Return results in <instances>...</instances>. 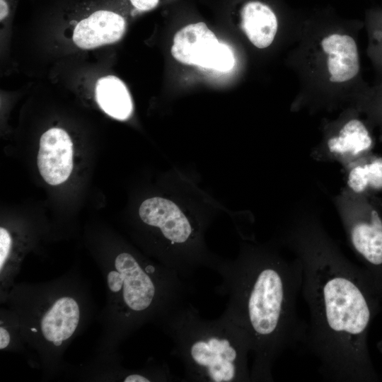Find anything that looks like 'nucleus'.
<instances>
[{
  "label": "nucleus",
  "instance_id": "0eeeda50",
  "mask_svg": "<svg viewBox=\"0 0 382 382\" xmlns=\"http://www.w3.org/2000/svg\"><path fill=\"white\" fill-rule=\"evenodd\" d=\"M171 54L178 62L228 72L235 65L231 49L219 42L215 34L202 21L188 24L174 35Z\"/></svg>",
  "mask_w": 382,
  "mask_h": 382
},
{
  "label": "nucleus",
  "instance_id": "aec40b11",
  "mask_svg": "<svg viewBox=\"0 0 382 382\" xmlns=\"http://www.w3.org/2000/svg\"><path fill=\"white\" fill-rule=\"evenodd\" d=\"M31 330L33 331V332H37V330L34 329V328H31Z\"/></svg>",
  "mask_w": 382,
  "mask_h": 382
},
{
  "label": "nucleus",
  "instance_id": "4468645a",
  "mask_svg": "<svg viewBox=\"0 0 382 382\" xmlns=\"http://www.w3.org/2000/svg\"><path fill=\"white\" fill-rule=\"evenodd\" d=\"M350 105L358 109L374 127L382 125V79L367 87Z\"/></svg>",
  "mask_w": 382,
  "mask_h": 382
},
{
  "label": "nucleus",
  "instance_id": "f257e3e1",
  "mask_svg": "<svg viewBox=\"0 0 382 382\" xmlns=\"http://www.w3.org/2000/svg\"><path fill=\"white\" fill-rule=\"evenodd\" d=\"M281 241L303 265L310 320L301 344L317 358L320 374L334 382L378 381L368 347L382 301L376 280L343 254L314 212L296 213Z\"/></svg>",
  "mask_w": 382,
  "mask_h": 382
},
{
  "label": "nucleus",
  "instance_id": "7ed1b4c3",
  "mask_svg": "<svg viewBox=\"0 0 382 382\" xmlns=\"http://www.w3.org/2000/svg\"><path fill=\"white\" fill-rule=\"evenodd\" d=\"M364 27V21L344 18L332 8L302 13L290 54L299 83L292 111L342 109L367 87L358 45Z\"/></svg>",
  "mask_w": 382,
  "mask_h": 382
},
{
  "label": "nucleus",
  "instance_id": "4be33fe9",
  "mask_svg": "<svg viewBox=\"0 0 382 382\" xmlns=\"http://www.w3.org/2000/svg\"><path fill=\"white\" fill-rule=\"evenodd\" d=\"M380 2L381 6H382V0H378Z\"/></svg>",
  "mask_w": 382,
  "mask_h": 382
},
{
  "label": "nucleus",
  "instance_id": "f3484780",
  "mask_svg": "<svg viewBox=\"0 0 382 382\" xmlns=\"http://www.w3.org/2000/svg\"><path fill=\"white\" fill-rule=\"evenodd\" d=\"M151 381V377L139 373L129 374L123 379L124 382H149Z\"/></svg>",
  "mask_w": 382,
  "mask_h": 382
},
{
  "label": "nucleus",
  "instance_id": "9b49d317",
  "mask_svg": "<svg viewBox=\"0 0 382 382\" xmlns=\"http://www.w3.org/2000/svg\"><path fill=\"white\" fill-rule=\"evenodd\" d=\"M346 187L361 195L382 192V156L373 152L342 168Z\"/></svg>",
  "mask_w": 382,
  "mask_h": 382
},
{
  "label": "nucleus",
  "instance_id": "412c9836",
  "mask_svg": "<svg viewBox=\"0 0 382 382\" xmlns=\"http://www.w3.org/2000/svg\"><path fill=\"white\" fill-rule=\"evenodd\" d=\"M379 287H380L381 291V292H382V283L380 284Z\"/></svg>",
  "mask_w": 382,
  "mask_h": 382
},
{
  "label": "nucleus",
  "instance_id": "6ab92c4d",
  "mask_svg": "<svg viewBox=\"0 0 382 382\" xmlns=\"http://www.w3.org/2000/svg\"><path fill=\"white\" fill-rule=\"evenodd\" d=\"M379 129V139L382 142V125L378 127Z\"/></svg>",
  "mask_w": 382,
  "mask_h": 382
},
{
  "label": "nucleus",
  "instance_id": "1a4fd4ad",
  "mask_svg": "<svg viewBox=\"0 0 382 382\" xmlns=\"http://www.w3.org/2000/svg\"><path fill=\"white\" fill-rule=\"evenodd\" d=\"M126 28L125 18L116 11L100 8L75 26L73 41L80 48L91 49L118 41Z\"/></svg>",
  "mask_w": 382,
  "mask_h": 382
},
{
  "label": "nucleus",
  "instance_id": "f03ea898",
  "mask_svg": "<svg viewBox=\"0 0 382 382\" xmlns=\"http://www.w3.org/2000/svg\"><path fill=\"white\" fill-rule=\"evenodd\" d=\"M215 271L221 277L216 291L228 297L221 316L244 335L253 354L251 382L273 381L276 359L301 344L307 328L296 309L301 260H287L270 247L245 245L235 261H221Z\"/></svg>",
  "mask_w": 382,
  "mask_h": 382
},
{
  "label": "nucleus",
  "instance_id": "f8f14e48",
  "mask_svg": "<svg viewBox=\"0 0 382 382\" xmlns=\"http://www.w3.org/2000/svg\"><path fill=\"white\" fill-rule=\"evenodd\" d=\"M96 97L101 109L113 118L125 120L132 113L130 94L125 83L116 76L100 78L96 86Z\"/></svg>",
  "mask_w": 382,
  "mask_h": 382
},
{
  "label": "nucleus",
  "instance_id": "423d86ee",
  "mask_svg": "<svg viewBox=\"0 0 382 382\" xmlns=\"http://www.w3.org/2000/svg\"><path fill=\"white\" fill-rule=\"evenodd\" d=\"M374 127L354 106L342 109L334 119H324L322 137L311 156L318 162H335L342 168L373 152Z\"/></svg>",
  "mask_w": 382,
  "mask_h": 382
},
{
  "label": "nucleus",
  "instance_id": "9d476101",
  "mask_svg": "<svg viewBox=\"0 0 382 382\" xmlns=\"http://www.w3.org/2000/svg\"><path fill=\"white\" fill-rule=\"evenodd\" d=\"M80 319L77 301L70 296L57 299L41 318L40 327L44 338L60 346L74 333Z\"/></svg>",
  "mask_w": 382,
  "mask_h": 382
},
{
  "label": "nucleus",
  "instance_id": "a211bd4d",
  "mask_svg": "<svg viewBox=\"0 0 382 382\" xmlns=\"http://www.w3.org/2000/svg\"><path fill=\"white\" fill-rule=\"evenodd\" d=\"M10 342V335L3 327L0 328V349H3L8 347Z\"/></svg>",
  "mask_w": 382,
  "mask_h": 382
},
{
  "label": "nucleus",
  "instance_id": "5701e85b",
  "mask_svg": "<svg viewBox=\"0 0 382 382\" xmlns=\"http://www.w3.org/2000/svg\"><path fill=\"white\" fill-rule=\"evenodd\" d=\"M382 342V341H381ZM382 347V345H381Z\"/></svg>",
  "mask_w": 382,
  "mask_h": 382
},
{
  "label": "nucleus",
  "instance_id": "6e6552de",
  "mask_svg": "<svg viewBox=\"0 0 382 382\" xmlns=\"http://www.w3.org/2000/svg\"><path fill=\"white\" fill-rule=\"evenodd\" d=\"M37 167L51 185H59L69 177L73 168V143L64 130L52 128L41 136Z\"/></svg>",
  "mask_w": 382,
  "mask_h": 382
},
{
  "label": "nucleus",
  "instance_id": "39448f33",
  "mask_svg": "<svg viewBox=\"0 0 382 382\" xmlns=\"http://www.w3.org/2000/svg\"><path fill=\"white\" fill-rule=\"evenodd\" d=\"M333 204L348 243L378 286L382 283V201L376 195L354 193L346 187Z\"/></svg>",
  "mask_w": 382,
  "mask_h": 382
},
{
  "label": "nucleus",
  "instance_id": "20e7f679",
  "mask_svg": "<svg viewBox=\"0 0 382 382\" xmlns=\"http://www.w3.org/2000/svg\"><path fill=\"white\" fill-rule=\"evenodd\" d=\"M185 368L183 381L251 382L244 335L222 316L202 318L185 299L159 317Z\"/></svg>",
  "mask_w": 382,
  "mask_h": 382
},
{
  "label": "nucleus",
  "instance_id": "dca6fc26",
  "mask_svg": "<svg viewBox=\"0 0 382 382\" xmlns=\"http://www.w3.org/2000/svg\"><path fill=\"white\" fill-rule=\"evenodd\" d=\"M163 0H128L136 13L146 12L156 8Z\"/></svg>",
  "mask_w": 382,
  "mask_h": 382
},
{
  "label": "nucleus",
  "instance_id": "ddd939ff",
  "mask_svg": "<svg viewBox=\"0 0 382 382\" xmlns=\"http://www.w3.org/2000/svg\"><path fill=\"white\" fill-rule=\"evenodd\" d=\"M364 24L368 37L366 54L382 79V6L369 8Z\"/></svg>",
  "mask_w": 382,
  "mask_h": 382
},
{
  "label": "nucleus",
  "instance_id": "2eb2a0df",
  "mask_svg": "<svg viewBox=\"0 0 382 382\" xmlns=\"http://www.w3.org/2000/svg\"><path fill=\"white\" fill-rule=\"evenodd\" d=\"M12 245V238L8 231L4 227L0 228V270L2 272L9 256Z\"/></svg>",
  "mask_w": 382,
  "mask_h": 382
}]
</instances>
